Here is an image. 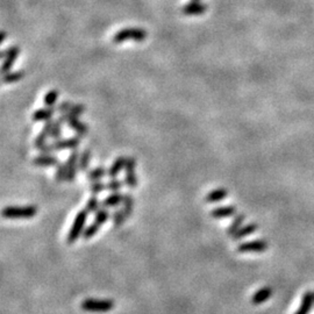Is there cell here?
I'll use <instances>...</instances> for the list:
<instances>
[{
	"label": "cell",
	"mask_w": 314,
	"mask_h": 314,
	"mask_svg": "<svg viewBox=\"0 0 314 314\" xmlns=\"http://www.w3.org/2000/svg\"><path fill=\"white\" fill-rule=\"evenodd\" d=\"M85 111H86V107L83 104H72L70 111L68 114H72V116L80 117V116H83L84 112H85Z\"/></svg>",
	"instance_id": "36"
},
{
	"label": "cell",
	"mask_w": 314,
	"mask_h": 314,
	"mask_svg": "<svg viewBox=\"0 0 314 314\" xmlns=\"http://www.w3.org/2000/svg\"><path fill=\"white\" fill-rule=\"evenodd\" d=\"M106 176H108V169L106 167L93 168L86 172V178L90 181V183H92V182L101 181Z\"/></svg>",
	"instance_id": "21"
},
{
	"label": "cell",
	"mask_w": 314,
	"mask_h": 314,
	"mask_svg": "<svg viewBox=\"0 0 314 314\" xmlns=\"http://www.w3.org/2000/svg\"><path fill=\"white\" fill-rule=\"evenodd\" d=\"M39 151L41 152V154H53V152L55 151L53 143H47L46 146L42 147Z\"/></svg>",
	"instance_id": "38"
},
{
	"label": "cell",
	"mask_w": 314,
	"mask_h": 314,
	"mask_svg": "<svg viewBox=\"0 0 314 314\" xmlns=\"http://www.w3.org/2000/svg\"><path fill=\"white\" fill-rule=\"evenodd\" d=\"M63 124H64V122L62 121L61 118L55 119V120H54L52 135H50V138H52L54 141L62 139V126H63Z\"/></svg>",
	"instance_id": "33"
},
{
	"label": "cell",
	"mask_w": 314,
	"mask_h": 314,
	"mask_svg": "<svg viewBox=\"0 0 314 314\" xmlns=\"http://www.w3.org/2000/svg\"><path fill=\"white\" fill-rule=\"evenodd\" d=\"M25 77V72L23 70L18 71H10L7 74L3 75V83L4 84H13L19 82Z\"/></svg>",
	"instance_id": "25"
},
{
	"label": "cell",
	"mask_w": 314,
	"mask_h": 314,
	"mask_svg": "<svg viewBox=\"0 0 314 314\" xmlns=\"http://www.w3.org/2000/svg\"><path fill=\"white\" fill-rule=\"evenodd\" d=\"M66 168H68V183L75 182L77 173L79 171V151L78 149L71 150L69 157L66 160Z\"/></svg>",
	"instance_id": "7"
},
{
	"label": "cell",
	"mask_w": 314,
	"mask_h": 314,
	"mask_svg": "<svg viewBox=\"0 0 314 314\" xmlns=\"http://www.w3.org/2000/svg\"><path fill=\"white\" fill-rule=\"evenodd\" d=\"M6 35H7V33H6L5 31H3V32H2V43H4V42H5V40H6Z\"/></svg>",
	"instance_id": "39"
},
{
	"label": "cell",
	"mask_w": 314,
	"mask_h": 314,
	"mask_svg": "<svg viewBox=\"0 0 314 314\" xmlns=\"http://www.w3.org/2000/svg\"><path fill=\"white\" fill-rule=\"evenodd\" d=\"M245 220V215L243 213L241 214H236L234 218H233L231 225H229V227L227 228V234L229 236H233L235 234V233L239 231V229L242 227V225Z\"/></svg>",
	"instance_id": "23"
},
{
	"label": "cell",
	"mask_w": 314,
	"mask_h": 314,
	"mask_svg": "<svg viewBox=\"0 0 314 314\" xmlns=\"http://www.w3.org/2000/svg\"><path fill=\"white\" fill-rule=\"evenodd\" d=\"M122 210H124L127 219L130 218V215L133 214L134 210V197L130 193H125L124 201H122Z\"/></svg>",
	"instance_id": "27"
},
{
	"label": "cell",
	"mask_w": 314,
	"mask_h": 314,
	"mask_svg": "<svg viewBox=\"0 0 314 314\" xmlns=\"http://www.w3.org/2000/svg\"><path fill=\"white\" fill-rule=\"evenodd\" d=\"M271 296H273V288L268 287V286L262 287L258 291H256L255 294H254L253 298H252V303L254 305H261L263 303H265V301L268 300Z\"/></svg>",
	"instance_id": "19"
},
{
	"label": "cell",
	"mask_w": 314,
	"mask_h": 314,
	"mask_svg": "<svg viewBox=\"0 0 314 314\" xmlns=\"http://www.w3.org/2000/svg\"><path fill=\"white\" fill-rule=\"evenodd\" d=\"M127 162L126 156H119L116 159V161L111 164V167L108 168V177L109 178H117L122 170H125Z\"/></svg>",
	"instance_id": "17"
},
{
	"label": "cell",
	"mask_w": 314,
	"mask_h": 314,
	"mask_svg": "<svg viewBox=\"0 0 314 314\" xmlns=\"http://www.w3.org/2000/svg\"><path fill=\"white\" fill-rule=\"evenodd\" d=\"M236 206L235 205H226V206H219L216 209L212 210L210 215L213 219H227L231 218L233 215H236Z\"/></svg>",
	"instance_id": "14"
},
{
	"label": "cell",
	"mask_w": 314,
	"mask_h": 314,
	"mask_svg": "<svg viewBox=\"0 0 314 314\" xmlns=\"http://www.w3.org/2000/svg\"><path fill=\"white\" fill-rule=\"evenodd\" d=\"M59 92L58 90H50L43 97V104L47 107H56L58 101Z\"/></svg>",
	"instance_id": "26"
},
{
	"label": "cell",
	"mask_w": 314,
	"mask_h": 314,
	"mask_svg": "<svg viewBox=\"0 0 314 314\" xmlns=\"http://www.w3.org/2000/svg\"><path fill=\"white\" fill-rule=\"evenodd\" d=\"M228 197V191L227 189L225 188H219L215 189L213 191H211L206 194L205 197V201L209 204H214V203H219L221 200H225Z\"/></svg>",
	"instance_id": "18"
},
{
	"label": "cell",
	"mask_w": 314,
	"mask_h": 314,
	"mask_svg": "<svg viewBox=\"0 0 314 314\" xmlns=\"http://www.w3.org/2000/svg\"><path fill=\"white\" fill-rule=\"evenodd\" d=\"M57 112L56 107H47V106H44L43 108H39L36 109V111H34L33 116H32V120L34 122H39V121H48V120H52L54 114Z\"/></svg>",
	"instance_id": "15"
},
{
	"label": "cell",
	"mask_w": 314,
	"mask_h": 314,
	"mask_svg": "<svg viewBox=\"0 0 314 314\" xmlns=\"http://www.w3.org/2000/svg\"><path fill=\"white\" fill-rule=\"evenodd\" d=\"M104 191H106V183H104L103 181L92 182L90 184V192L92 194H99Z\"/></svg>",
	"instance_id": "35"
},
{
	"label": "cell",
	"mask_w": 314,
	"mask_h": 314,
	"mask_svg": "<svg viewBox=\"0 0 314 314\" xmlns=\"http://www.w3.org/2000/svg\"><path fill=\"white\" fill-rule=\"evenodd\" d=\"M268 247L269 244L265 240H254L239 244L236 250L239 253H263L268 249Z\"/></svg>",
	"instance_id": "8"
},
{
	"label": "cell",
	"mask_w": 314,
	"mask_h": 314,
	"mask_svg": "<svg viewBox=\"0 0 314 314\" xmlns=\"http://www.w3.org/2000/svg\"><path fill=\"white\" fill-rule=\"evenodd\" d=\"M196 2H200V0H196Z\"/></svg>",
	"instance_id": "40"
},
{
	"label": "cell",
	"mask_w": 314,
	"mask_h": 314,
	"mask_svg": "<svg viewBox=\"0 0 314 314\" xmlns=\"http://www.w3.org/2000/svg\"><path fill=\"white\" fill-rule=\"evenodd\" d=\"M114 301L111 299H93L87 298L80 304V307L85 312L105 313L109 312L114 308Z\"/></svg>",
	"instance_id": "4"
},
{
	"label": "cell",
	"mask_w": 314,
	"mask_h": 314,
	"mask_svg": "<svg viewBox=\"0 0 314 314\" xmlns=\"http://www.w3.org/2000/svg\"><path fill=\"white\" fill-rule=\"evenodd\" d=\"M207 11V5L206 4H203L200 2H196V0H192V2L186 4L182 8V12L185 15H201L205 13Z\"/></svg>",
	"instance_id": "13"
},
{
	"label": "cell",
	"mask_w": 314,
	"mask_h": 314,
	"mask_svg": "<svg viewBox=\"0 0 314 314\" xmlns=\"http://www.w3.org/2000/svg\"><path fill=\"white\" fill-rule=\"evenodd\" d=\"M39 209L35 205L27 206H7L3 210L2 214L5 219L19 220V219H32L37 214Z\"/></svg>",
	"instance_id": "1"
},
{
	"label": "cell",
	"mask_w": 314,
	"mask_h": 314,
	"mask_svg": "<svg viewBox=\"0 0 314 314\" xmlns=\"http://www.w3.org/2000/svg\"><path fill=\"white\" fill-rule=\"evenodd\" d=\"M125 194L121 193L120 191L119 192H112L109 193L107 197L104 198V200L101 201V207H105V209H108V207H117L119 205H121L122 201H124Z\"/></svg>",
	"instance_id": "16"
},
{
	"label": "cell",
	"mask_w": 314,
	"mask_h": 314,
	"mask_svg": "<svg viewBox=\"0 0 314 314\" xmlns=\"http://www.w3.org/2000/svg\"><path fill=\"white\" fill-rule=\"evenodd\" d=\"M137 168V160L133 156L127 157V162L125 167V185L128 186L129 189H135L138 186V177L135 172Z\"/></svg>",
	"instance_id": "6"
},
{
	"label": "cell",
	"mask_w": 314,
	"mask_h": 314,
	"mask_svg": "<svg viewBox=\"0 0 314 314\" xmlns=\"http://www.w3.org/2000/svg\"><path fill=\"white\" fill-rule=\"evenodd\" d=\"M124 185H125L124 181L118 180V178H111V180L106 183V191H108L109 193L119 192Z\"/></svg>",
	"instance_id": "32"
},
{
	"label": "cell",
	"mask_w": 314,
	"mask_h": 314,
	"mask_svg": "<svg viewBox=\"0 0 314 314\" xmlns=\"http://www.w3.org/2000/svg\"><path fill=\"white\" fill-rule=\"evenodd\" d=\"M54 126V120H48L43 124V127L40 130V133L36 135V138L34 139V148H36L37 150H40L42 147L46 146L48 143V139L52 135V129Z\"/></svg>",
	"instance_id": "10"
},
{
	"label": "cell",
	"mask_w": 314,
	"mask_h": 314,
	"mask_svg": "<svg viewBox=\"0 0 314 314\" xmlns=\"http://www.w3.org/2000/svg\"><path fill=\"white\" fill-rule=\"evenodd\" d=\"M101 209V201L97 197V194H92V196L87 199L85 210L88 213H97Z\"/></svg>",
	"instance_id": "29"
},
{
	"label": "cell",
	"mask_w": 314,
	"mask_h": 314,
	"mask_svg": "<svg viewBox=\"0 0 314 314\" xmlns=\"http://www.w3.org/2000/svg\"><path fill=\"white\" fill-rule=\"evenodd\" d=\"M59 118L62 119V121L64 122V124L68 125L69 128H71L72 130H75L76 133H77L78 137L83 138L87 134L88 127H87L85 122L80 121L79 117H76V116H72V114L66 113V114H61Z\"/></svg>",
	"instance_id": "5"
},
{
	"label": "cell",
	"mask_w": 314,
	"mask_h": 314,
	"mask_svg": "<svg viewBox=\"0 0 314 314\" xmlns=\"http://www.w3.org/2000/svg\"><path fill=\"white\" fill-rule=\"evenodd\" d=\"M148 33L146 29L143 28H137V27H129L124 28L117 32L113 36V43L120 44L124 43L126 41H137V42H143L147 39Z\"/></svg>",
	"instance_id": "2"
},
{
	"label": "cell",
	"mask_w": 314,
	"mask_h": 314,
	"mask_svg": "<svg viewBox=\"0 0 314 314\" xmlns=\"http://www.w3.org/2000/svg\"><path fill=\"white\" fill-rule=\"evenodd\" d=\"M90 161H91V150L88 149V148L79 152V171L80 172L88 171Z\"/></svg>",
	"instance_id": "24"
},
{
	"label": "cell",
	"mask_w": 314,
	"mask_h": 314,
	"mask_svg": "<svg viewBox=\"0 0 314 314\" xmlns=\"http://www.w3.org/2000/svg\"><path fill=\"white\" fill-rule=\"evenodd\" d=\"M313 296H314V292H313Z\"/></svg>",
	"instance_id": "41"
},
{
	"label": "cell",
	"mask_w": 314,
	"mask_h": 314,
	"mask_svg": "<svg viewBox=\"0 0 314 314\" xmlns=\"http://www.w3.org/2000/svg\"><path fill=\"white\" fill-rule=\"evenodd\" d=\"M88 212L84 209L80 210L77 214H76L74 222L71 225V228L69 231V234L66 236V241L69 244L75 243L80 236H83L84 229H85V223L87 220Z\"/></svg>",
	"instance_id": "3"
},
{
	"label": "cell",
	"mask_w": 314,
	"mask_h": 314,
	"mask_svg": "<svg viewBox=\"0 0 314 314\" xmlns=\"http://www.w3.org/2000/svg\"><path fill=\"white\" fill-rule=\"evenodd\" d=\"M33 165L35 167H41V168H50V167H57V165L61 163L59 161V157L53 154H40L39 156L34 157L32 160Z\"/></svg>",
	"instance_id": "11"
},
{
	"label": "cell",
	"mask_w": 314,
	"mask_h": 314,
	"mask_svg": "<svg viewBox=\"0 0 314 314\" xmlns=\"http://www.w3.org/2000/svg\"><path fill=\"white\" fill-rule=\"evenodd\" d=\"M56 168V171H55V182L56 183H63V182H66L68 178V168H66V162H61Z\"/></svg>",
	"instance_id": "28"
},
{
	"label": "cell",
	"mask_w": 314,
	"mask_h": 314,
	"mask_svg": "<svg viewBox=\"0 0 314 314\" xmlns=\"http://www.w3.org/2000/svg\"><path fill=\"white\" fill-rule=\"evenodd\" d=\"M257 229H258V226L256 222L248 223V225H245V226L241 227L232 237H233V240H235V241L241 240V239H243V237L253 234V233H255Z\"/></svg>",
	"instance_id": "22"
},
{
	"label": "cell",
	"mask_w": 314,
	"mask_h": 314,
	"mask_svg": "<svg viewBox=\"0 0 314 314\" xmlns=\"http://www.w3.org/2000/svg\"><path fill=\"white\" fill-rule=\"evenodd\" d=\"M101 227V225H99L98 222L93 221L91 225H88V226L85 227L83 233V239L84 240H90L92 239L93 236H95L97 233L99 232V229Z\"/></svg>",
	"instance_id": "31"
},
{
	"label": "cell",
	"mask_w": 314,
	"mask_h": 314,
	"mask_svg": "<svg viewBox=\"0 0 314 314\" xmlns=\"http://www.w3.org/2000/svg\"><path fill=\"white\" fill-rule=\"evenodd\" d=\"M71 106H72L71 101H69V100H64V101H62V103L57 104L56 109H57V112H58L59 114H65V113H69L70 108H71Z\"/></svg>",
	"instance_id": "37"
},
{
	"label": "cell",
	"mask_w": 314,
	"mask_h": 314,
	"mask_svg": "<svg viewBox=\"0 0 314 314\" xmlns=\"http://www.w3.org/2000/svg\"><path fill=\"white\" fill-rule=\"evenodd\" d=\"M313 303H314L313 292L307 291L306 294H305L304 297H303V300H301L300 307L297 309V312L295 314H308L309 312H311V308H312Z\"/></svg>",
	"instance_id": "20"
},
{
	"label": "cell",
	"mask_w": 314,
	"mask_h": 314,
	"mask_svg": "<svg viewBox=\"0 0 314 314\" xmlns=\"http://www.w3.org/2000/svg\"><path fill=\"white\" fill-rule=\"evenodd\" d=\"M109 218H111V214H109V212L107 211V209H105V207H101V209L96 213L95 221L98 222L99 225L103 226L104 223L107 222V220Z\"/></svg>",
	"instance_id": "34"
},
{
	"label": "cell",
	"mask_w": 314,
	"mask_h": 314,
	"mask_svg": "<svg viewBox=\"0 0 314 314\" xmlns=\"http://www.w3.org/2000/svg\"><path fill=\"white\" fill-rule=\"evenodd\" d=\"M111 218H112L114 227H116V228H120V227L124 226V223L127 220V216L125 214L124 210H122V207H121V209H117L116 211H114L112 213Z\"/></svg>",
	"instance_id": "30"
},
{
	"label": "cell",
	"mask_w": 314,
	"mask_h": 314,
	"mask_svg": "<svg viewBox=\"0 0 314 314\" xmlns=\"http://www.w3.org/2000/svg\"><path fill=\"white\" fill-rule=\"evenodd\" d=\"M79 144H80V137H78V135L66 139H59L53 142L55 151H61L65 149H70V150L77 149Z\"/></svg>",
	"instance_id": "12"
},
{
	"label": "cell",
	"mask_w": 314,
	"mask_h": 314,
	"mask_svg": "<svg viewBox=\"0 0 314 314\" xmlns=\"http://www.w3.org/2000/svg\"><path fill=\"white\" fill-rule=\"evenodd\" d=\"M20 55V47L18 46H11L10 48L6 49V55L5 58L3 59V64H2V74L5 75L7 72L12 71V68L14 66L16 58Z\"/></svg>",
	"instance_id": "9"
}]
</instances>
